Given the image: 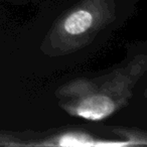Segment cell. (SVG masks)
Masks as SVG:
<instances>
[{"label": "cell", "mask_w": 147, "mask_h": 147, "mask_svg": "<svg viewBox=\"0 0 147 147\" xmlns=\"http://www.w3.org/2000/svg\"><path fill=\"white\" fill-rule=\"evenodd\" d=\"M114 110L115 105L110 98L103 95H96L82 101L77 112L83 118L95 121L109 116Z\"/></svg>", "instance_id": "1"}, {"label": "cell", "mask_w": 147, "mask_h": 147, "mask_svg": "<svg viewBox=\"0 0 147 147\" xmlns=\"http://www.w3.org/2000/svg\"><path fill=\"white\" fill-rule=\"evenodd\" d=\"M93 17L90 12L86 10H79L74 12L67 18L65 22V29L71 34L83 33L91 26Z\"/></svg>", "instance_id": "2"}]
</instances>
